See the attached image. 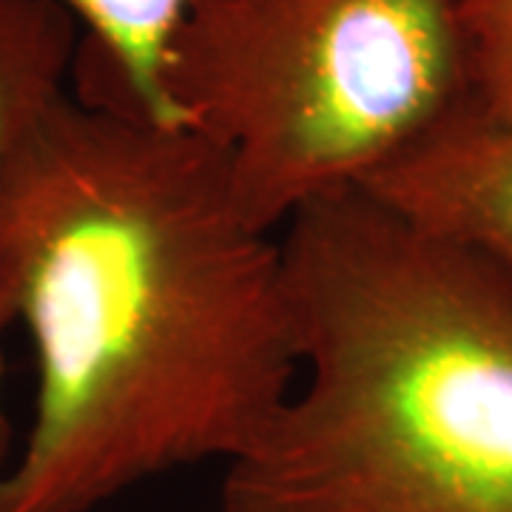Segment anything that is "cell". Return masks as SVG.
I'll return each mask as SVG.
<instances>
[{"label":"cell","instance_id":"cell-4","mask_svg":"<svg viewBox=\"0 0 512 512\" xmlns=\"http://www.w3.org/2000/svg\"><path fill=\"white\" fill-rule=\"evenodd\" d=\"M362 191L424 231L512 268V123L464 106Z\"/></svg>","mask_w":512,"mask_h":512},{"label":"cell","instance_id":"cell-6","mask_svg":"<svg viewBox=\"0 0 512 512\" xmlns=\"http://www.w3.org/2000/svg\"><path fill=\"white\" fill-rule=\"evenodd\" d=\"M74 52L77 26L52 0H0V151L69 89ZM12 456V424L0 402V481Z\"/></svg>","mask_w":512,"mask_h":512},{"label":"cell","instance_id":"cell-1","mask_svg":"<svg viewBox=\"0 0 512 512\" xmlns=\"http://www.w3.org/2000/svg\"><path fill=\"white\" fill-rule=\"evenodd\" d=\"M35 350L0 512H94L242 456L299 373L282 239L185 126L55 97L0 151V333Z\"/></svg>","mask_w":512,"mask_h":512},{"label":"cell","instance_id":"cell-5","mask_svg":"<svg viewBox=\"0 0 512 512\" xmlns=\"http://www.w3.org/2000/svg\"><path fill=\"white\" fill-rule=\"evenodd\" d=\"M77 26L69 89L103 109L180 126L165 97V57L197 0H52Z\"/></svg>","mask_w":512,"mask_h":512},{"label":"cell","instance_id":"cell-2","mask_svg":"<svg viewBox=\"0 0 512 512\" xmlns=\"http://www.w3.org/2000/svg\"><path fill=\"white\" fill-rule=\"evenodd\" d=\"M279 239L299 373L220 512H512V268L362 188Z\"/></svg>","mask_w":512,"mask_h":512},{"label":"cell","instance_id":"cell-3","mask_svg":"<svg viewBox=\"0 0 512 512\" xmlns=\"http://www.w3.org/2000/svg\"><path fill=\"white\" fill-rule=\"evenodd\" d=\"M163 83L276 234L470 106L461 0H197Z\"/></svg>","mask_w":512,"mask_h":512},{"label":"cell","instance_id":"cell-7","mask_svg":"<svg viewBox=\"0 0 512 512\" xmlns=\"http://www.w3.org/2000/svg\"><path fill=\"white\" fill-rule=\"evenodd\" d=\"M470 109L512 123V0H461Z\"/></svg>","mask_w":512,"mask_h":512}]
</instances>
